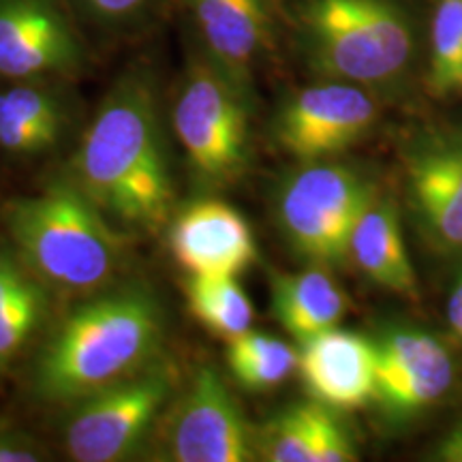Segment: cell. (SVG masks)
Listing matches in <instances>:
<instances>
[{
    "label": "cell",
    "instance_id": "27",
    "mask_svg": "<svg viewBox=\"0 0 462 462\" xmlns=\"http://www.w3.org/2000/svg\"><path fill=\"white\" fill-rule=\"evenodd\" d=\"M448 321H449V326H452L456 337L462 340V274H460V279L456 281V285L452 289V296H449Z\"/></svg>",
    "mask_w": 462,
    "mask_h": 462
},
{
    "label": "cell",
    "instance_id": "11",
    "mask_svg": "<svg viewBox=\"0 0 462 462\" xmlns=\"http://www.w3.org/2000/svg\"><path fill=\"white\" fill-rule=\"evenodd\" d=\"M189 39L231 79L253 92L274 45L273 0H178Z\"/></svg>",
    "mask_w": 462,
    "mask_h": 462
},
{
    "label": "cell",
    "instance_id": "28",
    "mask_svg": "<svg viewBox=\"0 0 462 462\" xmlns=\"http://www.w3.org/2000/svg\"><path fill=\"white\" fill-rule=\"evenodd\" d=\"M439 456L448 462H462V424L448 437Z\"/></svg>",
    "mask_w": 462,
    "mask_h": 462
},
{
    "label": "cell",
    "instance_id": "1",
    "mask_svg": "<svg viewBox=\"0 0 462 462\" xmlns=\"http://www.w3.org/2000/svg\"><path fill=\"white\" fill-rule=\"evenodd\" d=\"M161 75L137 58L109 86L71 159V180L109 221L159 229L171 215L173 178L161 126Z\"/></svg>",
    "mask_w": 462,
    "mask_h": 462
},
{
    "label": "cell",
    "instance_id": "24",
    "mask_svg": "<svg viewBox=\"0 0 462 462\" xmlns=\"http://www.w3.org/2000/svg\"><path fill=\"white\" fill-rule=\"evenodd\" d=\"M315 407L296 404L270 421L257 437V454L270 462H313Z\"/></svg>",
    "mask_w": 462,
    "mask_h": 462
},
{
    "label": "cell",
    "instance_id": "7",
    "mask_svg": "<svg viewBox=\"0 0 462 462\" xmlns=\"http://www.w3.org/2000/svg\"><path fill=\"white\" fill-rule=\"evenodd\" d=\"M176 390V373L165 357L142 371L75 402L65 426V448L78 462H118L131 458L165 402Z\"/></svg>",
    "mask_w": 462,
    "mask_h": 462
},
{
    "label": "cell",
    "instance_id": "2",
    "mask_svg": "<svg viewBox=\"0 0 462 462\" xmlns=\"http://www.w3.org/2000/svg\"><path fill=\"white\" fill-rule=\"evenodd\" d=\"M161 343L163 310L146 287L97 291L43 345L34 394L51 404L82 401L157 360Z\"/></svg>",
    "mask_w": 462,
    "mask_h": 462
},
{
    "label": "cell",
    "instance_id": "9",
    "mask_svg": "<svg viewBox=\"0 0 462 462\" xmlns=\"http://www.w3.org/2000/svg\"><path fill=\"white\" fill-rule=\"evenodd\" d=\"M368 88L323 79L287 97L276 114V140L300 161H321L360 142L377 120Z\"/></svg>",
    "mask_w": 462,
    "mask_h": 462
},
{
    "label": "cell",
    "instance_id": "8",
    "mask_svg": "<svg viewBox=\"0 0 462 462\" xmlns=\"http://www.w3.org/2000/svg\"><path fill=\"white\" fill-rule=\"evenodd\" d=\"M90 50L67 0H0V84L73 79Z\"/></svg>",
    "mask_w": 462,
    "mask_h": 462
},
{
    "label": "cell",
    "instance_id": "13",
    "mask_svg": "<svg viewBox=\"0 0 462 462\" xmlns=\"http://www.w3.org/2000/svg\"><path fill=\"white\" fill-rule=\"evenodd\" d=\"M377 388L385 411L411 415L441 401L452 388L454 364L448 349L429 332L392 330L374 343Z\"/></svg>",
    "mask_w": 462,
    "mask_h": 462
},
{
    "label": "cell",
    "instance_id": "20",
    "mask_svg": "<svg viewBox=\"0 0 462 462\" xmlns=\"http://www.w3.org/2000/svg\"><path fill=\"white\" fill-rule=\"evenodd\" d=\"M189 309L201 326L215 337L231 340L255 321V309L251 298L242 289L236 276L190 274L187 282Z\"/></svg>",
    "mask_w": 462,
    "mask_h": 462
},
{
    "label": "cell",
    "instance_id": "26",
    "mask_svg": "<svg viewBox=\"0 0 462 462\" xmlns=\"http://www.w3.org/2000/svg\"><path fill=\"white\" fill-rule=\"evenodd\" d=\"M43 458H48V454L31 435L0 420V462H39Z\"/></svg>",
    "mask_w": 462,
    "mask_h": 462
},
{
    "label": "cell",
    "instance_id": "15",
    "mask_svg": "<svg viewBox=\"0 0 462 462\" xmlns=\"http://www.w3.org/2000/svg\"><path fill=\"white\" fill-rule=\"evenodd\" d=\"M298 371L317 402L357 409L374 398L377 349L362 334L332 328L300 343Z\"/></svg>",
    "mask_w": 462,
    "mask_h": 462
},
{
    "label": "cell",
    "instance_id": "10",
    "mask_svg": "<svg viewBox=\"0 0 462 462\" xmlns=\"http://www.w3.org/2000/svg\"><path fill=\"white\" fill-rule=\"evenodd\" d=\"M257 437L221 373L201 366L171 415L167 458L176 462H246Z\"/></svg>",
    "mask_w": 462,
    "mask_h": 462
},
{
    "label": "cell",
    "instance_id": "19",
    "mask_svg": "<svg viewBox=\"0 0 462 462\" xmlns=\"http://www.w3.org/2000/svg\"><path fill=\"white\" fill-rule=\"evenodd\" d=\"M48 285L15 248L0 245V377L9 373L48 315Z\"/></svg>",
    "mask_w": 462,
    "mask_h": 462
},
{
    "label": "cell",
    "instance_id": "25",
    "mask_svg": "<svg viewBox=\"0 0 462 462\" xmlns=\"http://www.w3.org/2000/svg\"><path fill=\"white\" fill-rule=\"evenodd\" d=\"M356 458L357 454L349 432L345 430L330 407L317 402L313 462H351Z\"/></svg>",
    "mask_w": 462,
    "mask_h": 462
},
{
    "label": "cell",
    "instance_id": "22",
    "mask_svg": "<svg viewBox=\"0 0 462 462\" xmlns=\"http://www.w3.org/2000/svg\"><path fill=\"white\" fill-rule=\"evenodd\" d=\"M171 0H67L79 24L106 37H133L150 31Z\"/></svg>",
    "mask_w": 462,
    "mask_h": 462
},
{
    "label": "cell",
    "instance_id": "5",
    "mask_svg": "<svg viewBox=\"0 0 462 462\" xmlns=\"http://www.w3.org/2000/svg\"><path fill=\"white\" fill-rule=\"evenodd\" d=\"M171 103V126L190 171L204 187L236 182L248 163L253 92L231 79L189 39Z\"/></svg>",
    "mask_w": 462,
    "mask_h": 462
},
{
    "label": "cell",
    "instance_id": "18",
    "mask_svg": "<svg viewBox=\"0 0 462 462\" xmlns=\"http://www.w3.org/2000/svg\"><path fill=\"white\" fill-rule=\"evenodd\" d=\"M349 257L374 285L415 296L418 279L404 248L401 221L390 201L377 199L366 208L351 236Z\"/></svg>",
    "mask_w": 462,
    "mask_h": 462
},
{
    "label": "cell",
    "instance_id": "4",
    "mask_svg": "<svg viewBox=\"0 0 462 462\" xmlns=\"http://www.w3.org/2000/svg\"><path fill=\"white\" fill-rule=\"evenodd\" d=\"M306 65L323 79L385 86L413 58V28L394 0H298L293 7Z\"/></svg>",
    "mask_w": 462,
    "mask_h": 462
},
{
    "label": "cell",
    "instance_id": "14",
    "mask_svg": "<svg viewBox=\"0 0 462 462\" xmlns=\"http://www.w3.org/2000/svg\"><path fill=\"white\" fill-rule=\"evenodd\" d=\"M170 248L190 274L238 276L257 259V242L240 210L221 199H199L173 218Z\"/></svg>",
    "mask_w": 462,
    "mask_h": 462
},
{
    "label": "cell",
    "instance_id": "16",
    "mask_svg": "<svg viewBox=\"0 0 462 462\" xmlns=\"http://www.w3.org/2000/svg\"><path fill=\"white\" fill-rule=\"evenodd\" d=\"M71 79H24L0 84V150L37 157L58 146L71 125Z\"/></svg>",
    "mask_w": 462,
    "mask_h": 462
},
{
    "label": "cell",
    "instance_id": "3",
    "mask_svg": "<svg viewBox=\"0 0 462 462\" xmlns=\"http://www.w3.org/2000/svg\"><path fill=\"white\" fill-rule=\"evenodd\" d=\"M5 223L22 262L58 291H103L123 265V238L69 176L11 201Z\"/></svg>",
    "mask_w": 462,
    "mask_h": 462
},
{
    "label": "cell",
    "instance_id": "6",
    "mask_svg": "<svg viewBox=\"0 0 462 462\" xmlns=\"http://www.w3.org/2000/svg\"><path fill=\"white\" fill-rule=\"evenodd\" d=\"M374 201V184L343 163L310 161L282 180L276 193V223L291 251L315 265L349 257L351 236Z\"/></svg>",
    "mask_w": 462,
    "mask_h": 462
},
{
    "label": "cell",
    "instance_id": "23",
    "mask_svg": "<svg viewBox=\"0 0 462 462\" xmlns=\"http://www.w3.org/2000/svg\"><path fill=\"white\" fill-rule=\"evenodd\" d=\"M430 88L439 97L462 88V0H437L432 17Z\"/></svg>",
    "mask_w": 462,
    "mask_h": 462
},
{
    "label": "cell",
    "instance_id": "21",
    "mask_svg": "<svg viewBox=\"0 0 462 462\" xmlns=\"http://www.w3.org/2000/svg\"><path fill=\"white\" fill-rule=\"evenodd\" d=\"M227 366L236 383L245 390L263 392L281 385L298 371L300 351L265 332L246 330L227 340Z\"/></svg>",
    "mask_w": 462,
    "mask_h": 462
},
{
    "label": "cell",
    "instance_id": "12",
    "mask_svg": "<svg viewBox=\"0 0 462 462\" xmlns=\"http://www.w3.org/2000/svg\"><path fill=\"white\" fill-rule=\"evenodd\" d=\"M415 215L443 253H462V129L430 131L407 152Z\"/></svg>",
    "mask_w": 462,
    "mask_h": 462
},
{
    "label": "cell",
    "instance_id": "17",
    "mask_svg": "<svg viewBox=\"0 0 462 462\" xmlns=\"http://www.w3.org/2000/svg\"><path fill=\"white\" fill-rule=\"evenodd\" d=\"M346 309L349 298L323 265L274 276V317L298 343L337 328Z\"/></svg>",
    "mask_w": 462,
    "mask_h": 462
}]
</instances>
